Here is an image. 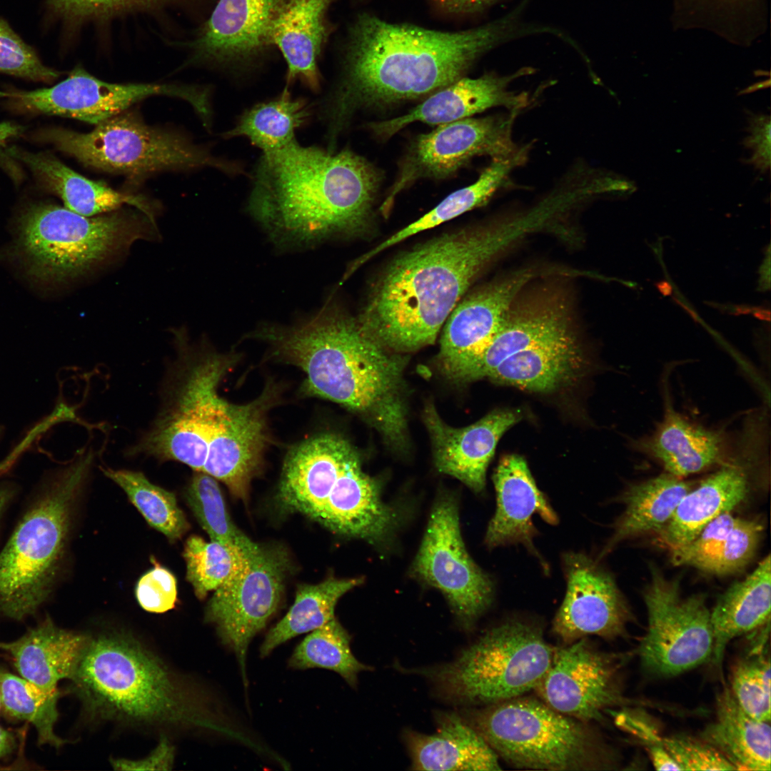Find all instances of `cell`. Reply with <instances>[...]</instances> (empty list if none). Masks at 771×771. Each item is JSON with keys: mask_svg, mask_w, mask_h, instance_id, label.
<instances>
[{"mask_svg": "<svg viewBox=\"0 0 771 771\" xmlns=\"http://www.w3.org/2000/svg\"><path fill=\"white\" fill-rule=\"evenodd\" d=\"M537 229L535 217L526 213L498 225L445 233L401 253L378 280L359 321L396 353L433 344L483 267Z\"/></svg>", "mask_w": 771, "mask_h": 771, "instance_id": "obj_1", "label": "cell"}, {"mask_svg": "<svg viewBox=\"0 0 771 771\" xmlns=\"http://www.w3.org/2000/svg\"><path fill=\"white\" fill-rule=\"evenodd\" d=\"M378 172L353 151L304 146L296 138L263 152L248 210L275 244L303 247L365 230Z\"/></svg>", "mask_w": 771, "mask_h": 771, "instance_id": "obj_2", "label": "cell"}, {"mask_svg": "<svg viewBox=\"0 0 771 771\" xmlns=\"http://www.w3.org/2000/svg\"><path fill=\"white\" fill-rule=\"evenodd\" d=\"M508 26L447 32L360 16L351 29L343 79L323 110L329 133L358 106L388 105L448 86L503 39Z\"/></svg>", "mask_w": 771, "mask_h": 771, "instance_id": "obj_3", "label": "cell"}, {"mask_svg": "<svg viewBox=\"0 0 771 771\" xmlns=\"http://www.w3.org/2000/svg\"><path fill=\"white\" fill-rule=\"evenodd\" d=\"M284 358L306 374L307 394L358 414L395 451L409 448L406 358L359 320L337 306L321 310L292 331Z\"/></svg>", "mask_w": 771, "mask_h": 771, "instance_id": "obj_4", "label": "cell"}, {"mask_svg": "<svg viewBox=\"0 0 771 771\" xmlns=\"http://www.w3.org/2000/svg\"><path fill=\"white\" fill-rule=\"evenodd\" d=\"M71 680L93 720L198 729L241 742L246 737L206 692L126 634L89 636Z\"/></svg>", "mask_w": 771, "mask_h": 771, "instance_id": "obj_5", "label": "cell"}, {"mask_svg": "<svg viewBox=\"0 0 771 771\" xmlns=\"http://www.w3.org/2000/svg\"><path fill=\"white\" fill-rule=\"evenodd\" d=\"M94 458L92 450L84 451L69 464L46 470L27 496L0 552V617L23 620L51 600Z\"/></svg>", "mask_w": 771, "mask_h": 771, "instance_id": "obj_6", "label": "cell"}, {"mask_svg": "<svg viewBox=\"0 0 771 771\" xmlns=\"http://www.w3.org/2000/svg\"><path fill=\"white\" fill-rule=\"evenodd\" d=\"M145 213L114 211L84 216L66 207L33 203L16 223L15 253L33 277L64 282L108 263L135 241L156 236Z\"/></svg>", "mask_w": 771, "mask_h": 771, "instance_id": "obj_7", "label": "cell"}, {"mask_svg": "<svg viewBox=\"0 0 771 771\" xmlns=\"http://www.w3.org/2000/svg\"><path fill=\"white\" fill-rule=\"evenodd\" d=\"M465 715L498 756L518 768L600 770L611 769L615 762L586 722L541 700L520 696Z\"/></svg>", "mask_w": 771, "mask_h": 771, "instance_id": "obj_8", "label": "cell"}, {"mask_svg": "<svg viewBox=\"0 0 771 771\" xmlns=\"http://www.w3.org/2000/svg\"><path fill=\"white\" fill-rule=\"evenodd\" d=\"M554 651L539 625L510 620L487 631L453 661L415 672L451 703L488 705L534 690Z\"/></svg>", "mask_w": 771, "mask_h": 771, "instance_id": "obj_9", "label": "cell"}, {"mask_svg": "<svg viewBox=\"0 0 771 771\" xmlns=\"http://www.w3.org/2000/svg\"><path fill=\"white\" fill-rule=\"evenodd\" d=\"M31 137L51 144L85 166L130 177L206 166L231 175L243 171L239 163L218 158L186 136L150 126L136 114L125 111L89 133L46 127Z\"/></svg>", "mask_w": 771, "mask_h": 771, "instance_id": "obj_10", "label": "cell"}, {"mask_svg": "<svg viewBox=\"0 0 771 771\" xmlns=\"http://www.w3.org/2000/svg\"><path fill=\"white\" fill-rule=\"evenodd\" d=\"M182 331L176 334V358L164 381L160 409L148 430L130 450L201 472L206 458L203 423L213 395L233 359L200 354Z\"/></svg>", "mask_w": 771, "mask_h": 771, "instance_id": "obj_11", "label": "cell"}, {"mask_svg": "<svg viewBox=\"0 0 771 771\" xmlns=\"http://www.w3.org/2000/svg\"><path fill=\"white\" fill-rule=\"evenodd\" d=\"M650 573L642 594L648 626L638 649L643 669L670 677L711 660L714 638L705 597L684 598L677 579H667L654 565Z\"/></svg>", "mask_w": 771, "mask_h": 771, "instance_id": "obj_12", "label": "cell"}, {"mask_svg": "<svg viewBox=\"0 0 771 771\" xmlns=\"http://www.w3.org/2000/svg\"><path fill=\"white\" fill-rule=\"evenodd\" d=\"M290 565L284 548L260 545L246 555L207 604L205 620L214 625L221 643L235 654L246 685L248 645L278 610Z\"/></svg>", "mask_w": 771, "mask_h": 771, "instance_id": "obj_13", "label": "cell"}, {"mask_svg": "<svg viewBox=\"0 0 771 771\" xmlns=\"http://www.w3.org/2000/svg\"><path fill=\"white\" fill-rule=\"evenodd\" d=\"M413 571L445 595L466 629L474 625L492 603L493 582L465 549L457 505L451 497H443L435 503Z\"/></svg>", "mask_w": 771, "mask_h": 771, "instance_id": "obj_14", "label": "cell"}, {"mask_svg": "<svg viewBox=\"0 0 771 771\" xmlns=\"http://www.w3.org/2000/svg\"><path fill=\"white\" fill-rule=\"evenodd\" d=\"M166 95L188 102L198 114L210 107V91L198 86L156 84H111L76 68L50 88L10 93L23 111L55 115L99 124L147 97Z\"/></svg>", "mask_w": 771, "mask_h": 771, "instance_id": "obj_15", "label": "cell"}, {"mask_svg": "<svg viewBox=\"0 0 771 771\" xmlns=\"http://www.w3.org/2000/svg\"><path fill=\"white\" fill-rule=\"evenodd\" d=\"M625 656L595 647L588 638L555 647L534 690L558 712L584 722L600 720L611 707L629 704L620 685Z\"/></svg>", "mask_w": 771, "mask_h": 771, "instance_id": "obj_16", "label": "cell"}, {"mask_svg": "<svg viewBox=\"0 0 771 771\" xmlns=\"http://www.w3.org/2000/svg\"><path fill=\"white\" fill-rule=\"evenodd\" d=\"M274 390L267 388L254 400L233 404L218 392L209 403L203 426L206 459L202 469L245 499L262 462L268 443L267 413Z\"/></svg>", "mask_w": 771, "mask_h": 771, "instance_id": "obj_17", "label": "cell"}, {"mask_svg": "<svg viewBox=\"0 0 771 771\" xmlns=\"http://www.w3.org/2000/svg\"><path fill=\"white\" fill-rule=\"evenodd\" d=\"M518 112L482 118H465L439 125L419 136L403 166L392 197L419 177L445 178L475 156L510 159L527 152L513 139Z\"/></svg>", "mask_w": 771, "mask_h": 771, "instance_id": "obj_18", "label": "cell"}, {"mask_svg": "<svg viewBox=\"0 0 771 771\" xmlns=\"http://www.w3.org/2000/svg\"><path fill=\"white\" fill-rule=\"evenodd\" d=\"M563 565L567 590L553 622L555 635L565 644L625 636L633 615L612 575L583 553H565Z\"/></svg>", "mask_w": 771, "mask_h": 771, "instance_id": "obj_19", "label": "cell"}, {"mask_svg": "<svg viewBox=\"0 0 771 771\" xmlns=\"http://www.w3.org/2000/svg\"><path fill=\"white\" fill-rule=\"evenodd\" d=\"M533 276L530 270L519 271L459 301L443 326L438 355V366L447 378L457 383L468 382L478 358Z\"/></svg>", "mask_w": 771, "mask_h": 771, "instance_id": "obj_20", "label": "cell"}, {"mask_svg": "<svg viewBox=\"0 0 771 771\" xmlns=\"http://www.w3.org/2000/svg\"><path fill=\"white\" fill-rule=\"evenodd\" d=\"M520 419L518 413L497 410L468 426L454 428L441 418L432 403L423 411L436 468L476 492L485 488L487 468L498 440Z\"/></svg>", "mask_w": 771, "mask_h": 771, "instance_id": "obj_21", "label": "cell"}, {"mask_svg": "<svg viewBox=\"0 0 771 771\" xmlns=\"http://www.w3.org/2000/svg\"><path fill=\"white\" fill-rule=\"evenodd\" d=\"M530 73L531 69L525 68L508 76L489 74L475 79L461 77L433 93L408 114L373 123L371 127L377 135L389 137L414 121L441 125L498 106L520 113L530 104L529 95L511 91L509 85Z\"/></svg>", "mask_w": 771, "mask_h": 771, "instance_id": "obj_22", "label": "cell"}, {"mask_svg": "<svg viewBox=\"0 0 771 771\" xmlns=\"http://www.w3.org/2000/svg\"><path fill=\"white\" fill-rule=\"evenodd\" d=\"M316 521L333 533L379 543L393 531L398 518L383 503L380 486L362 468L354 448Z\"/></svg>", "mask_w": 771, "mask_h": 771, "instance_id": "obj_23", "label": "cell"}, {"mask_svg": "<svg viewBox=\"0 0 771 771\" xmlns=\"http://www.w3.org/2000/svg\"><path fill=\"white\" fill-rule=\"evenodd\" d=\"M496 510L488 525L485 543L489 548L523 544L543 565L533 544L538 533L533 515L539 516L550 525L558 518L547 498L538 489L526 461L517 455L501 459L494 473Z\"/></svg>", "mask_w": 771, "mask_h": 771, "instance_id": "obj_24", "label": "cell"}, {"mask_svg": "<svg viewBox=\"0 0 771 771\" xmlns=\"http://www.w3.org/2000/svg\"><path fill=\"white\" fill-rule=\"evenodd\" d=\"M289 0H218L198 40L200 54L224 64H245L270 46L271 25Z\"/></svg>", "mask_w": 771, "mask_h": 771, "instance_id": "obj_25", "label": "cell"}, {"mask_svg": "<svg viewBox=\"0 0 771 771\" xmlns=\"http://www.w3.org/2000/svg\"><path fill=\"white\" fill-rule=\"evenodd\" d=\"M436 731L423 734L403 732L413 770H501L499 757L483 736L454 712L435 713Z\"/></svg>", "mask_w": 771, "mask_h": 771, "instance_id": "obj_26", "label": "cell"}, {"mask_svg": "<svg viewBox=\"0 0 771 771\" xmlns=\"http://www.w3.org/2000/svg\"><path fill=\"white\" fill-rule=\"evenodd\" d=\"M333 0H289L272 22L268 41L287 64V86L301 81L313 92L321 87L318 60L328 35L326 15Z\"/></svg>", "mask_w": 771, "mask_h": 771, "instance_id": "obj_27", "label": "cell"}, {"mask_svg": "<svg viewBox=\"0 0 771 771\" xmlns=\"http://www.w3.org/2000/svg\"><path fill=\"white\" fill-rule=\"evenodd\" d=\"M6 152L26 166L40 187L59 197L66 208L84 216L118 210L124 204L135 206L153 219V211L142 196L117 191L103 182L75 172L46 152H31L16 146Z\"/></svg>", "mask_w": 771, "mask_h": 771, "instance_id": "obj_28", "label": "cell"}, {"mask_svg": "<svg viewBox=\"0 0 771 771\" xmlns=\"http://www.w3.org/2000/svg\"><path fill=\"white\" fill-rule=\"evenodd\" d=\"M89 636L59 627L49 615L21 637L0 642L21 677L46 691H57L63 679L71 680Z\"/></svg>", "mask_w": 771, "mask_h": 771, "instance_id": "obj_29", "label": "cell"}, {"mask_svg": "<svg viewBox=\"0 0 771 771\" xmlns=\"http://www.w3.org/2000/svg\"><path fill=\"white\" fill-rule=\"evenodd\" d=\"M567 306L560 300L547 298L515 305L506 313L490 343L475 361L468 381L486 378L510 356L570 331Z\"/></svg>", "mask_w": 771, "mask_h": 771, "instance_id": "obj_30", "label": "cell"}, {"mask_svg": "<svg viewBox=\"0 0 771 771\" xmlns=\"http://www.w3.org/2000/svg\"><path fill=\"white\" fill-rule=\"evenodd\" d=\"M747 492L743 470L722 467L682 498L669 521L655 533L657 543L670 552L687 545L710 521L740 504Z\"/></svg>", "mask_w": 771, "mask_h": 771, "instance_id": "obj_31", "label": "cell"}, {"mask_svg": "<svg viewBox=\"0 0 771 771\" xmlns=\"http://www.w3.org/2000/svg\"><path fill=\"white\" fill-rule=\"evenodd\" d=\"M585 358L571 331L516 353L487 376L493 381L535 392H551L581 373Z\"/></svg>", "mask_w": 771, "mask_h": 771, "instance_id": "obj_32", "label": "cell"}, {"mask_svg": "<svg viewBox=\"0 0 771 771\" xmlns=\"http://www.w3.org/2000/svg\"><path fill=\"white\" fill-rule=\"evenodd\" d=\"M771 565L768 555L744 580L732 585L717 601L710 620L714 645L711 660L722 670L725 652L735 638L770 621Z\"/></svg>", "mask_w": 771, "mask_h": 771, "instance_id": "obj_33", "label": "cell"}, {"mask_svg": "<svg viewBox=\"0 0 771 771\" xmlns=\"http://www.w3.org/2000/svg\"><path fill=\"white\" fill-rule=\"evenodd\" d=\"M770 722L747 714L727 686L717 696L715 720L700 734L735 770H770Z\"/></svg>", "mask_w": 771, "mask_h": 771, "instance_id": "obj_34", "label": "cell"}, {"mask_svg": "<svg viewBox=\"0 0 771 771\" xmlns=\"http://www.w3.org/2000/svg\"><path fill=\"white\" fill-rule=\"evenodd\" d=\"M690 490V483L667 472L630 486L622 496L625 510L615 523L613 533L597 560L621 541L660 530Z\"/></svg>", "mask_w": 771, "mask_h": 771, "instance_id": "obj_35", "label": "cell"}, {"mask_svg": "<svg viewBox=\"0 0 771 771\" xmlns=\"http://www.w3.org/2000/svg\"><path fill=\"white\" fill-rule=\"evenodd\" d=\"M644 447L667 473L680 478L715 464L722 449L719 434L689 422L670 409Z\"/></svg>", "mask_w": 771, "mask_h": 771, "instance_id": "obj_36", "label": "cell"}, {"mask_svg": "<svg viewBox=\"0 0 771 771\" xmlns=\"http://www.w3.org/2000/svg\"><path fill=\"white\" fill-rule=\"evenodd\" d=\"M527 156L528 152H525L510 159L492 160L474 183L450 193L421 218L361 255L352 263L351 271L354 272L376 255L410 236L485 204L496 191L508 183L511 172L524 163Z\"/></svg>", "mask_w": 771, "mask_h": 771, "instance_id": "obj_37", "label": "cell"}, {"mask_svg": "<svg viewBox=\"0 0 771 771\" xmlns=\"http://www.w3.org/2000/svg\"><path fill=\"white\" fill-rule=\"evenodd\" d=\"M311 114L308 101L293 97L286 87L274 99L246 109L223 136L244 137L263 152L270 151L296 138L295 132L308 123Z\"/></svg>", "mask_w": 771, "mask_h": 771, "instance_id": "obj_38", "label": "cell"}, {"mask_svg": "<svg viewBox=\"0 0 771 771\" xmlns=\"http://www.w3.org/2000/svg\"><path fill=\"white\" fill-rule=\"evenodd\" d=\"M359 583L360 579L329 578L318 584L301 585L293 605L266 635L260 647L261 657H266L290 639L311 632L333 619L338 600Z\"/></svg>", "mask_w": 771, "mask_h": 771, "instance_id": "obj_39", "label": "cell"}, {"mask_svg": "<svg viewBox=\"0 0 771 771\" xmlns=\"http://www.w3.org/2000/svg\"><path fill=\"white\" fill-rule=\"evenodd\" d=\"M351 637L334 618L313 630L295 648L289 660L296 670L323 668L337 672L351 687L356 686L359 672L371 667L358 661L353 654Z\"/></svg>", "mask_w": 771, "mask_h": 771, "instance_id": "obj_40", "label": "cell"}, {"mask_svg": "<svg viewBox=\"0 0 771 771\" xmlns=\"http://www.w3.org/2000/svg\"><path fill=\"white\" fill-rule=\"evenodd\" d=\"M59 696V690L46 691L21 677L0 672L1 707L11 717L31 722L39 745L58 748L66 743L54 731Z\"/></svg>", "mask_w": 771, "mask_h": 771, "instance_id": "obj_41", "label": "cell"}, {"mask_svg": "<svg viewBox=\"0 0 771 771\" xmlns=\"http://www.w3.org/2000/svg\"><path fill=\"white\" fill-rule=\"evenodd\" d=\"M102 471L124 490L149 525L170 540L180 539L188 530L189 525L173 493L153 484L141 472L111 468Z\"/></svg>", "mask_w": 771, "mask_h": 771, "instance_id": "obj_42", "label": "cell"}, {"mask_svg": "<svg viewBox=\"0 0 771 771\" xmlns=\"http://www.w3.org/2000/svg\"><path fill=\"white\" fill-rule=\"evenodd\" d=\"M770 623L760 628L750 648L732 669L730 686L734 698L752 717L770 722V658L767 644Z\"/></svg>", "mask_w": 771, "mask_h": 771, "instance_id": "obj_43", "label": "cell"}, {"mask_svg": "<svg viewBox=\"0 0 771 771\" xmlns=\"http://www.w3.org/2000/svg\"><path fill=\"white\" fill-rule=\"evenodd\" d=\"M187 503L211 540L251 553L259 545L241 531L231 519L216 479L194 471L186 491Z\"/></svg>", "mask_w": 771, "mask_h": 771, "instance_id": "obj_44", "label": "cell"}, {"mask_svg": "<svg viewBox=\"0 0 771 771\" xmlns=\"http://www.w3.org/2000/svg\"><path fill=\"white\" fill-rule=\"evenodd\" d=\"M247 553L236 546L191 535L185 543L183 556L186 578L196 597L203 600L219 588L238 570Z\"/></svg>", "mask_w": 771, "mask_h": 771, "instance_id": "obj_45", "label": "cell"}, {"mask_svg": "<svg viewBox=\"0 0 771 771\" xmlns=\"http://www.w3.org/2000/svg\"><path fill=\"white\" fill-rule=\"evenodd\" d=\"M762 530L758 521L740 518L721 545L697 568L719 575L740 570L754 556Z\"/></svg>", "mask_w": 771, "mask_h": 771, "instance_id": "obj_46", "label": "cell"}, {"mask_svg": "<svg viewBox=\"0 0 771 771\" xmlns=\"http://www.w3.org/2000/svg\"><path fill=\"white\" fill-rule=\"evenodd\" d=\"M0 72L35 81L50 83L58 71L46 66L6 21L0 18Z\"/></svg>", "mask_w": 771, "mask_h": 771, "instance_id": "obj_47", "label": "cell"}, {"mask_svg": "<svg viewBox=\"0 0 771 771\" xmlns=\"http://www.w3.org/2000/svg\"><path fill=\"white\" fill-rule=\"evenodd\" d=\"M662 743L681 770H735L711 745L702 739L676 735L663 737Z\"/></svg>", "mask_w": 771, "mask_h": 771, "instance_id": "obj_48", "label": "cell"}, {"mask_svg": "<svg viewBox=\"0 0 771 771\" xmlns=\"http://www.w3.org/2000/svg\"><path fill=\"white\" fill-rule=\"evenodd\" d=\"M739 520L740 518L734 517L730 512L718 515L689 544L670 552L672 563L697 568L721 545Z\"/></svg>", "mask_w": 771, "mask_h": 771, "instance_id": "obj_49", "label": "cell"}, {"mask_svg": "<svg viewBox=\"0 0 771 771\" xmlns=\"http://www.w3.org/2000/svg\"><path fill=\"white\" fill-rule=\"evenodd\" d=\"M177 582L167 568L156 565L143 574L136 587V597L146 611L163 613L172 610L177 601Z\"/></svg>", "mask_w": 771, "mask_h": 771, "instance_id": "obj_50", "label": "cell"}, {"mask_svg": "<svg viewBox=\"0 0 771 771\" xmlns=\"http://www.w3.org/2000/svg\"><path fill=\"white\" fill-rule=\"evenodd\" d=\"M747 113V132L749 133L742 140L745 149L749 150L751 155L743 159L744 163L752 165L760 173H765L770 169V116L763 114Z\"/></svg>", "mask_w": 771, "mask_h": 771, "instance_id": "obj_51", "label": "cell"}, {"mask_svg": "<svg viewBox=\"0 0 771 771\" xmlns=\"http://www.w3.org/2000/svg\"><path fill=\"white\" fill-rule=\"evenodd\" d=\"M158 0H48L57 14L69 18L109 14L134 6H143Z\"/></svg>", "mask_w": 771, "mask_h": 771, "instance_id": "obj_52", "label": "cell"}, {"mask_svg": "<svg viewBox=\"0 0 771 771\" xmlns=\"http://www.w3.org/2000/svg\"><path fill=\"white\" fill-rule=\"evenodd\" d=\"M175 750L166 737H162L149 755L138 760L112 759L116 770H170L174 762Z\"/></svg>", "mask_w": 771, "mask_h": 771, "instance_id": "obj_53", "label": "cell"}, {"mask_svg": "<svg viewBox=\"0 0 771 771\" xmlns=\"http://www.w3.org/2000/svg\"><path fill=\"white\" fill-rule=\"evenodd\" d=\"M614 717L615 724L640 739L645 746L662 742L657 729L650 722L640 717V713L624 707L620 711L607 710Z\"/></svg>", "mask_w": 771, "mask_h": 771, "instance_id": "obj_54", "label": "cell"}, {"mask_svg": "<svg viewBox=\"0 0 771 771\" xmlns=\"http://www.w3.org/2000/svg\"><path fill=\"white\" fill-rule=\"evenodd\" d=\"M10 93L0 90V98L9 97ZM24 132V127L11 122L0 123V166L11 176L12 178L19 181L21 178V172L14 161V159L9 156L6 152V143L12 138L19 136Z\"/></svg>", "mask_w": 771, "mask_h": 771, "instance_id": "obj_55", "label": "cell"}, {"mask_svg": "<svg viewBox=\"0 0 771 771\" xmlns=\"http://www.w3.org/2000/svg\"><path fill=\"white\" fill-rule=\"evenodd\" d=\"M652 764L657 770H681L680 767L664 747L663 743L646 746Z\"/></svg>", "mask_w": 771, "mask_h": 771, "instance_id": "obj_56", "label": "cell"}, {"mask_svg": "<svg viewBox=\"0 0 771 771\" xmlns=\"http://www.w3.org/2000/svg\"><path fill=\"white\" fill-rule=\"evenodd\" d=\"M443 9L452 13H470L478 11L495 0H435Z\"/></svg>", "mask_w": 771, "mask_h": 771, "instance_id": "obj_57", "label": "cell"}, {"mask_svg": "<svg viewBox=\"0 0 771 771\" xmlns=\"http://www.w3.org/2000/svg\"><path fill=\"white\" fill-rule=\"evenodd\" d=\"M19 490V486L14 481H0V531L4 518L18 496Z\"/></svg>", "mask_w": 771, "mask_h": 771, "instance_id": "obj_58", "label": "cell"}, {"mask_svg": "<svg viewBox=\"0 0 771 771\" xmlns=\"http://www.w3.org/2000/svg\"><path fill=\"white\" fill-rule=\"evenodd\" d=\"M13 735L0 726V758L9 754L14 748Z\"/></svg>", "mask_w": 771, "mask_h": 771, "instance_id": "obj_59", "label": "cell"}, {"mask_svg": "<svg viewBox=\"0 0 771 771\" xmlns=\"http://www.w3.org/2000/svg\"><path fill=\"white\" fill-rule=\"evenodd\" d=\"M655 286L659 292L664 296H670L672 293V287L668 281H661L655 283Z\"/></svg>", "mask_w": 771, "mask_h": 771, "instance_id": "obj_60", "label": "cell"}, {"mask_svg": "<svg viewBox=\"0 0 771 771\" xmlns=\"http://www.w3.org/2000/svg\"><path fill=\"white\" fill-rule=\"evenodd\" d=\"M753 316L755 318H758L760 320L767 321H770V310H766V309L757 310L753 313Z\"/></svg>", "mask_w": 771, "mask_h": 771, "instance_id": "obj_61", "label": "cell"}, {"mask_svg": "<svg viewBox=\"0 0 771 771\" xmlns=\"http://www.w3.org/2000/svg\"><path fill=\"white\" fill-rule=\"evenodd\" d=\"M3 434H4V430H3V428H1V427L0 426V440L1 439V438H2V436H3Z\"/></svg>", "mask_w": 771, "mask_h": 771, "instance_id": "obj_62", "label": "cell"}, {"mask_svg": "<svg viewBox=\"0 0 771 771\" xmlns=\"http://www.w3.org/2000/svg\"><path fill=\"white\" fill-rule=\"evenodd\" d=\"M1 707V698H0V709Z\"/></svg>", "mask_w": 771, "mask_h": 771, "instance_id": "obj_63", "label": "cell"}]
</instances>
